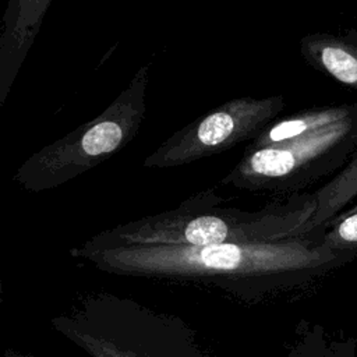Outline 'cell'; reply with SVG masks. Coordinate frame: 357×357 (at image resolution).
<instances>
[{
    "label": "cell",
    "mask_w": 357,
    "mask_h": 357,
    "mask_svg": "<svg viewBox=\"0 0 357 357\" xmlns=\"http://www.w3.org/2000/svg\"><path fill=\"white\" fill-rule=\"evenodd\" d=\"M99 269L137 278L192 280L255 297L326 261L321 248L298 238L205 247H117L70 251Z\"/></svg>",
    "instance_id": "obj_1"
},
{
    "label": "cell",
    "mask_w": 357,
    "mask_h": 357,
    "mask_svg": "<svg viewBox=\"0 0 357 357\" xmlns=\"http://www.w3.org/2000/svg\"><path fill=\"white\" fill-rule=\"evenodd\" d=\"M223 199L208 188L178 206L100 231L82 243L86 250L117 247H205L272 243L297 238L310 227L311 205L271 204L258 211L219 206Z\"/></svg>",
    "instance_id": "obj_2"
},
{
    "label": "cell",
    "mask_w": 357,
    "mask_h": 357,
    "mask_svg": "<svg viewBox=\"0 0 357 357\" xmlns=\"http://www.w3.org/2000/svg\"><path fill=\"white\" fill-rule=\"evenodd\" d=\"M149 70V63L141 66L102 113L29 156L14 173V181L33 192L52 190L127 146L145 117Z\"/></svg>",
    "instance_id": "obj_3"
},
{
    "label": "cell",
    "mask_w": 357,
    "mask_h": 357,
    "mask_svg": "<svg viewBox=\"0 0 357 357\" xmlns=\"http://www.w3.org/2000/svg\"><path fill=\"white\" fill-rule=\"evenodd\" d=\"M282 96L230 99L192 120L146 159L145 167H176L192 163L255 139L282 112Z\"/></svg>",
    "instance_id": "obj_4"
},
{
    "label": "cell",
    "mask_w": 357,
    "mask_h": 357,
    "mask_svg": "<svg viewBox=\"0 0 357 357\" xmlns=\"http://www.w3.org/2000/svg\"><path fill=\"white\" fill-rule=\"evenodd\" d=\"M347 128L343 120L290 139L264 145L248 144L240 160L222 178V184L252 192L286 190L298 181Z\"/></svg>",
    "instance_id": "obj_5"
},
{
    "label": "cell",
    "mask_w": 357,
    "mask_h": 357,
    "mask_svg": "<svg viewBox=\"0 0 357 357\" xmlns=\"http://www.w3.org/2000/svg\"><path fill=\"white\" fill-rule=\"evenodd\" d=\"M303 52L337 81L357 88V47L325 36H310L303 40Z\"/></svg>",
    "instance_id": "obj_6"
},
{
    "label": "cell",
    "mask_w": 357,
    "mask_h": 357,
    "mask_svg": "<svg viewBox=\"0 0 357 357\" xmlns=\"http://www.w3.org/2000/svg\"><path fill=\"white\" fill-rule=\"evenodd\" d=\"M346 119V110H312V112H304L287 119H283L280 121L271 123L255 139H252L250 144L255 145H264V144H272L279 142L284 139H290L294 137H298L304 132H308L311 130H317L333 123L343 121Z\"/></svg>",
    "instance_id": "obj_7"
},
{
    "label": "cell",
    "mask_w": 357,
    "mask_h": 357,
    "mask_svg": "<svg viewBox=\"0 0 357 357\" xmlns=\"http://www.w3.org/2000/svg\"><path fill=\"white\" fill-rule=\"evenodd\" d=\"M337 236L344 241H357V213L344 219L337 227Z\"/></svg>",
    "instance_id": "obj_8"
}]
</instances>
